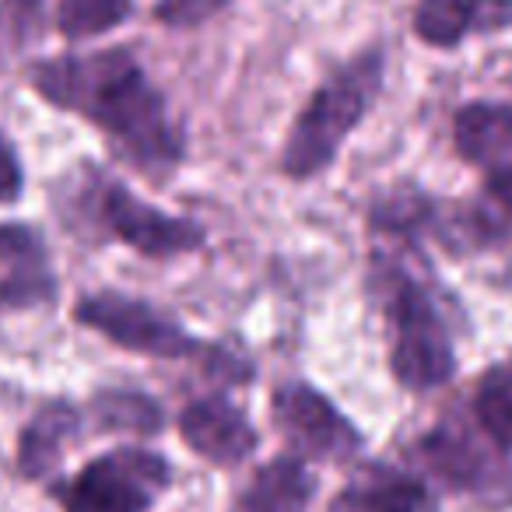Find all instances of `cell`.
Instances as JSON below:
<instances>
[{
    "label": "cell",
    "mask_w": 512,
    "mask_h": 512,
    "mask_svg": "<svg viewBox=\"0 0 512 512\" xmlns=\"http://www.w3.org/2000/svg\"><path fill=\"white\" fill-rule=\"evenodd\" d=\"M29 81L39 99L99 127L116 151L155 183L169 179L183 162V130L130 50L39 60L32 64Z\"/></svg>",
    "instance_id": "6da1fadb"
},
{
    "label": "cell",
    "mask_w": 512,
    "mask_h": 512,
    "mask_svg": "<svg viewBox=\"0 0 512 512\" xmlns=\"http://www.w3.org/2000/svg\"><path fill=\"white\" fill-rule=\"evenodd\" d=\"M372 288L390 330V372L407 393H435L456 376V341L435 288L397 253H376Z\"/></svg>",
    "instance_id": "7a4b0ae2"
},
{
    "label": "cell",
    "mask_w": 512,
    "mask_h": 512,
    "mask_svg": "<svg viewBox=\"0 0 512 512\" xmlns=\"http://www.w3.org/2000/svg\"><path fill=\"white\" fill-rule=\"evenodd\" d=\"M386 81L383 46L355 53L320 81L309 102L299 109L292 130L281 148V172L288 179H316L337 162L348 137L362 127L369 109L376 106Z\"/></svg>",
    "instance_id": "3957f363"
},
{
    "label": "cell",
    "mask_w": 512,
    "mask_h": 512,
    "mask_svg": "<svg viewBox=\"0 0 512 512\" xmlns=\"http://www.w3.org/2000/svg\"><path fill=\"white\" fill-rule=\"evenodd\" d=\"M74 323L92 334L106 337L123 351L144 358H165V362H193L204 358L207 372L221 383H253V365L246 358L228 355L225 348H211L193 337L176 316L162 313L158 306L123 292H95L74 306Z\"/></svg>",
    "instance_id": "277c9868"
},
{
    "label": "cell",
    "mask_w": 512,
    "mask_h": 512,
    "mask_svg": "<svg viewBox=\"0 0 512 512\" xmlns=\"http://www.w3.org/2000/svg\"><path fill=\"white\" fill-rule=\"evenodd\" d=\"M421 467L446 491L484 512L512 509V456L502 453L470 414L439 418L414 446Z\"/></svg>",
    "instance_id": "5b68a950"
},
{
    "label": "cell",
    "mask_w": 512,
    "mask_h": 512,
    "mask_svg": "<svg viewBox=\"0 0 512 512\" xmlns=\"http://www.w3.org/2000/svg\"><path fill=\"white\" fill-rule=\"evenodd\" d=\"M165 456L141 446H120L88 460L78 474L53 488L64 512H151L169 488Z\"/></svg>",
    "instance_id": "8992f818"
},
{
    "label": "cell",
    "mask_w": 512,
    "mask_h": 512,
    "mask_svg": "<svg viewBox=\"0 0 512 512\" xmlns=\"http://www.w3.org/2000/svg\"><path fill=\"white\" fill-rule=\"evenodd\" d=\"M92 221L102 228L106 239H116L123 246L137 249L141 256L151 260H165V256L193 253L204 246V228L190 218L169 214L155 204H144L141 197L127 190L120 179L99 176L95 172L92 183L81 193Z\"/></svg>",
    "instance_id": "52a82bcc"
},
{
    "label": "cell",
    "mask_w": 512,
    "mask_h": 512,
    "mask_svg": "<svg viewBox=\"0 0 512 512\" xmlns=\"http://www.w3.org/2000/svg\"><path fill=\"white\" fill-rule=\"evenodd\" d=\"M271 414L292 456H302L306 463L355 460L365 446V435L355 428V421L306 379L281 383L271 397Z\"/></svg>",
    "instance_id": "ba28073f"
},
{
    "label": "cell",
    "mask_w": 512,
    "mask_h": 512,
    "mask_svg": "<svg viewBox=\"0 0 512 512\" xmlns=\"http://www.w3.org/2000/svg\"><path fill=\"white\" fill-rule=\"evenodd\" d=\"M57 292V271L43 235L22 221H0V313L53 306Z\"/></svg>",
    "instance_id": "9c48e42d"
},
{
    "label": "cell",
    "mask_w": 512,
    "mask_h": 512,
    "mask_svg": "<svg viewBox=\"0 0 512 512\" xmlns=\"http://www.w3.org/2000/svg\"><path fill=\"white\" fill-rule=\"evenodd\" d=\"M179 435L197 456L214 467H239L253 456L256 435L253 421L228 397H197L179 411Z\"/></svg>",
    "instance_id": "30bf717a"
},
{
    "label": "cell",
    "mask_w": 512,
    "mask_h": 512,
    "mask_svg": "<svg viewBox=\"0 0 512 512\" xmlns=\"http://www.w3.org/2000/svg\"><path fill=\"white\" fill-rule=\"evenodd\" d=\"M453 148L484 183L512 179V102L474 99L453 116Z\"/></svg>",
    "instance_id": "8fae6325"
},
{
    "label": "cell",
    "mask_w": 512,
    "mask_h": 512,
    "mask_svg": "<svg viewBox=\"0 0 512 512\" xmlns=\"http://www.w3.org/2000/svg\"><path fill=\"white\" fill-rule=\"evenodd\" d=\"M411 29L428 50H456L470 36L512 29V0H418Z\"/></svg>",
    "instance_id": "7c38bea8"
},
{
    "label": "cell",
    "mask_w": 512,
    "mask_h": 512,
    "mask_svg": "<svg viewBox=\"0 0 512 512\" xmlns=\"http://www.w3.org/2000/svg\"><path fill=\"white\" fill-rule=\"evenodd\" d=\"M428 484L397 463H362L341 491L330 498L327 512H425Z\"/></svg>",
    "instance_id": "4fadbf2b"
},
{
    "label": "cell",
    "mask_w": 512,
    "mask_h": 512,
    "mask_svg": "<svg viewBox=\"0 0 512 512\" xmlns=\"http://www.w3.org/2000/svg\"><path fill=\"white\" fill-rule=\"evenodd\" d=\"M81 435V411L67 400H50L18 435V470L29 481H46L60 467L67 446Z\"/></svg>",
    "instance_id": "5bb4252c"
},
{
    "label": "cell",
    "mask_w": 512,
    "mask_h": 512,
    "mask_svg": "<svg viewBox=\"0 0 512 512\" xmlns=\"http://www.w3.org/2000/svg\"><path fill=\"white\" fill-rule=\"evenodd\" d=\"M316 498V474L302 456H274L256 470L239 495L235 512H309Z\"/></svg>",
    "instance_id": "9a60e30c"
},
{
    "label": "cell",
    "mask_w": 512,
    "mask_h": 512,
    "mask_svg": "<svg viewBox=\"0 0 512 512\" xmlns=\"http://www.w3.org/2000/svg\"><path fill=\"white\" fill-rule=\"evenodd\" d=\"M467 414L502 453L512 456V355L491 362L477 376Z\"/></svg>",
    "instance_id": "2e32d148"
},
{
    "label": "cell",
    "mask_w": 512,
    "mask_h": 512,
    "mask_svg": "<svg viewBox=\"0 0 512 512\" xmlns=\"http://www.w3.org/2000/svg\"><path fill=\"white\" fill-rule=\"evenodd\" d=\"M92 414L106 432H130V435H155L165 425V411L137 390H102L92 400Z\"/></svg>",
    "instance_id": "e0dca14e"
},
{
    "label": "cell",
    "mask_w": 512,
    "mask_h": 512,
    "mask_svg": "<svg viewBox=\"0 0 512 512\" xmlns=\"http://www.w3.org/2000/svg\"><path fill=\"white\" fill-rule=\"evenodd\" d=\"M130 11H134V0H60L57 29L71 43H85L120 29Z\"/></svg>",
    "instance_id": "ac0fdd59"
},
{
    "label": "cell",
    "mask_w": 512,
    "mask_h": 512,
    "mask_svg": "<svg viewBox=\"0 0 512 512\" xmlns=\"http://www.w3.org/2000/svg\"><path fill=\"white\" fill-rule=\"evenodd\" d=\"M228 4L232 0H158L155 22H162L165 29H197L214 15H221Z\"/></svg>",
    "instance_id": "d6986e66"
},
{
    "label": "cell",
    "mask_w": 512,
    "mask_h": 512,
    "mask_svg": "<svg viewBox=\"0 0 512 512\" xmlns=\"http://www.w3.org/2000/svg\"><path fill=\"white\" fill-rule=\"evenodd\" d=\"M25 190V169L18 151L0 137V204H15Z\"/></svg>",
    "instance_id": "ffe728a7"
}]
</instances>
